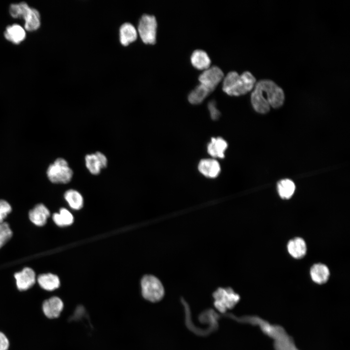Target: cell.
<instances>
[{"label": "cell", "mask_w": 350, "mask_h": 350, "mask_svg": "<svg viewBox=\"0 0 350 350\" xmlns=\"http://www.w3.org/2000/svg\"><path fill=\"white\" fill-rule=\"evenodd\" d=\"M285 96L282 89L274 81L261 80L255 85L251 94V103L254 110L261 114L267 113L270 107L278 108L284 103Z\"/></svg>", "instance_id": "6da1fadb"}, {"label": "cell", "mask_w": 350, "mask_h": 350, "mask_svg": "<svg viewBox=\"0 0 350 350\" xmlns=\"http://www.w3.org/2000/svg\"><path fill=\"white\" fill-rule=\"evenodd\" d=\"M256 79L249 71L241 74L236 71L228 72L223 81V90L230 96H238L245 95L253 89Z\"/></svg>", "instance_id": "7a4b0ae2"}, {"label": "cell", "mask_w": 350, "mask_h": 350, "mask_svg": "<svg viewBox=\"0 0 350 350\" xmlns=\"http://www.w3.org/2000/svg\"><path fill=\"white\" fill-rule=\"evenodd\" d=\"M49 179L52 183L67 184L70 182L73 175V172L67 161L63 158H57L50 164L47 171Z\"/></svg>", "instance_id": "3957f363"}, {"label": "cell", "mask_w": 350, "mask_h": 350, "mask_svg": "<svg viewBox=\"0 0 350 350\" xmlns=\"http://www.w3.org/2000/svg\"><path fill=\"white\" fill-rule=\"evenodd\" d=\"M141 287L142 295L146 300L156 302L163 297V286L160 280L154 276H144L141 279Z\"/></svg>", "instance_id": "277c9868"}, {"label": "cell", "mask_w": 350, "mask_h": 350, "mask_svg": "<svg viewBox=\"0 0 350 350\" xmlns=\"http://www.w3.org/2000/svg\"><path fill=\"white\" fill-rule=\"evenodd\" d=\"M157 22L155 16L144 14L140 19L138 32L142 42L154 44L156 41Z\"/></svg>", "instance_id": "5b68a950"}, {"label": "cell", "mask_w": 350, "mask_h": 350, "mask_svg": "<svg viewBox=\"0 0 350 350\" xmlns=\"http://www.w3.org/2000/svg\"><path fill=\"white\" fill-rule=\"evenodd\" d=\"M214 305L221 312H224L227 309L232 308L240 299L239 296L232 289L219 288L214 293Z\"/></svg>", "instance_id": "8992f818"}, {"label": "cell", "mask_w": 350, "mask_h": 350, "mask_svg": "<svg viewBox=\"0 0 350 350\" xmlns=\"http://www.w3.org/2000/svg\"><path fill=\"white\" fill-rule=\"evenodd\" d=\"M224 76L222 70L217 66H212L204 70L199 76L200 84L213 91Z\"/></svg>", "instance_id": "52a82bcc"}, {"label": "cell", "mask_w": 350, "mask_h": 350, "mask_svg": "<svg viewBox=\"0 0 350 350\" xmlns=\"http://www.w3.org/2000/svg\"><path fill=\"white\" fill-rule=\"evenodd\" d=\"M14 278L17 288L21 291L31 288L36 281L35 272L30 267H25L21 270L15 273Z\"/></svg>", "instance_id": "ba28073f"}, {"label": "cell", "mask_w": 350, "mask_h": 350, "mask_svg": "<svg viewBox=\"0 0 350 350\" xmlns=\"http://www.w3.org/2000/svg\"><path fill=\"white\" fill-rule=\"evenodd\" d=\"M85 165L88 171L93 175H99L103 169L106 167L108 160L101 152L87 154L85 158Z\"/></svg>", "instance_id": "9c48e42d"}, {"label": "cell", "mask_w": 350, "mask_h": 350, "mask_svg": "<svg viewBox=\"0 0 350 350\" xmlns=\"http://www.w3.org/2000/svg\"><path fill=\"white\" fill-rule=\"evenodd\" d=\"M50 215L49 210L42 203L36 205L28 213L29 220L33 225L37 227L44 226L46 224Z\"/></svg>", "instance_id": "30bf717a"}, {"label": "cell", "mask_w": 350, "mask_h": 350, "mask_svg": "<svg viewBox=\"0 0 350 350\" xmlns=\"http://www.w3.org/2000/svg\"><path fill=\"white\" fill-rule=\"evenodd\" d=\"M64 304L62 300L57 297H52L44 301L42 310L48 318H57L63 310Z\"/></svg>", "instance_id": "8fae6325"}, {"label": "cell", "mask_w": 350, "mask_h": 350, "mask_svg": "<svg viewBox=\"0 0 350 350\" xmlns=\"http://www.w3.org/2000/svg\"><path fill=\"white\" fill-rule=\"evenodd\" d=\"M198 169L202 175L210 178L217 177L221 171L219 162L210 158L202 159L198 164Z\"/></svg>", "instance_id": "7c38bea8"}, {"label": "cell", "mask_w": 350, "mask_h": 350, "mask_svg": "<svg viewBox=\"0 0 350 350\" xmlns=\"http://www.w3.org/2000/svg\"><path fill=\"white\" fill-rule=\"evenodd\" d=\"M36 280L39 286L48 291H52L57 289L60 284L58 277L50 273L39 274Z\"/></svg>", "instance_id": "4fadbf2b"}, {"label": "cell", "mask_w": 350, "mask_h": 350, "mask_svg": "<svg viewBox=\"0 0 350 350\" xmlns=\"http://www.w3.org/2000/svg\"><path fill=\"white\" fill-rule=\"evenodd\" d=\"M227 147L228 143L222 138H212L207 146V151L212 157L222 158Z\"/></svg>", "instance_id": "5bb4252c"}, {"label": "cell", "mask_w": 350, "mask_h": 350, "mask_svg": "<svg viewBox=\"0 0 350 350\" xmlns=\"http://www.w3.org/2000/svg\"><path fill=\"white\" fill-rule=\"evenodd\" d=\"M287 250L292 257L299 259L303 258L306 253V244L303 239L296 237L289 241Z\"/></svg>", "instance_id": "9a60e30c"}, {"label": "cell", "mask_w": 350, "mask_h": 350, "mask_svg": "<svg viewBox=\"0 0 350 350\" xmlns=\"http://www.w3.org/2000/svg\"><path fill=\"white\" fill-rule=\"evenodd\" d=\"M312 280L316 283L322 284L326 283L330 276L328 267L322 263H318L313 265L310 269Z\"/></svg>", "instance_id": "2e32d148"}, {"label": "cell", "mask_w": 350, "mask_h": 350, "mask_svg": "<svg viewBox=\"0 0 350 350\" xmlns=\"http://www.w3.org/2000/svg\"><path fill=\"white\" fill-rule=\"evenodd\" d=\"M192 65L196 69L205 70L210 67V58L206 52L202 50H196L191 56Z\"/></svg>", "instance_id": "e0dca14e"}, {"label": "cell", "mask_w": 350, "mask_h": 350, "mask_svg": "<svg viewBox=\"0 0 350 350\" xmlns=\"http://www.w3.org/2000/svg\"><path fill=\"white\" fill-rule=\"evenodd\" d=\"M120 40L123 46H126L135 41L138 36L135 27L130 23L123 24L120 28Z\"/></svg>", "instance_id": "ac0fdd59"}, {"label": "cell", "mask_w": 350, "mask_h": 350, "mask_svg": "<svg viewBox=\"0 0 350 350\" xmlns=\"http://www.w3.org/2000/svg\"><path fill=\"white\" fill-rule=\"evenodd\" d=\"M4 35L7 40L18 44L25 39L26 33L21 26L14 24L7 27L4 33Z\"/></svg>", "instance_id": "d6986e66"}, {"label": "cell", "mask_w": 350, "mask_h": 350, "mask_svg": "<svg viewBox=\"0 0 350 350\" xmlns=\"http://www.w3.org/2000/svg\"><path fill=\"white\" fill-rule=\"evenodd\" d=\"M211 92L204 86L200 84L189 94V102L193 105L201 103Z\"/></svg>", "instance_id": "ffe728a7"}, {"label": "cell", "mask_w": 350, "mask_h": 350, "mask_svg": "<svg viewBox=\"0 0 350 350\" xmlns=\"http://www.w3.org/2000/svg\"><path fill=\"white\" fill-rule=\"evenodd\" d=\"M24 19L25 20V28L28 31L36 30L40 25L39 13L35 8H30Z\"/></svg>", "instance_id": "44dd1931"}, {"label": "cell", "mask_w": 350, "mask_h": 350, "mask_svg": "<svg viewBox=\"0 0 350 350\" xmlns=\"http://www.w3.org/2000/svg\"><path fill=\"white\" fill-rule=\"evenodd\" d=\"M64 198L70 208L74 210H79L83 206L84 200L81 194L76 190L70 189L64 193Z\"/></svg>", "instance_id": "7402d4cb"}, {"label": "cell", "mask_w": 350, "mask_h": 350, "mask_svg": "<svg viewBox=\"0 0 350 350\" xmlns=\"http://www.w3.org/2000/svg\"><path fill=\"white\" fill-rule=\"evenodd\" d=\"M277 189L280 196L284 199L290 198L296 189L295 183L289 179H282L277 184Z\"/></svg>", "instance_id": "603a6c76"}, {"label": "cell", "mask_w": 350, "mask_h": 350, "mask_svg": "<svg viewBox=\"0 0 350 350\" xmlns=\"http://www.w3.org/2000/svg\"><path fill=\"white\" fill-rule=\"evenodd\" d=\"M52 218L54 223L59 227L69 226L73 222L72 215L65 208H61L59 212L54 213Z\"/></svg>", "instance_id": "cb8c5ba5"}, {"label": "cell", "mask_w": 350, "mask_h": 350, "mask_svg": "<svg viewBox=\"0 0 350 350\" xmlns=\"http://www.w3.org/2000/svg\"><path fill=\"white\" fill-rule=\"evenodd\" d=\"M30 9L26 3L21 2L18 4H11L9 7V13L13 18H24Z\"/></svg>", "instance_id": "d4e9b609"}, {"label": "cell", "mask_w": 350, "mask_h": 350, "mask_svg": "<svg viewBox=\"0 0 350 350\" xmlns=\"http://www.w3.org/2000/svg\"><path fill=\"white\" fill-rule=\"evenodd\" d=\"M13 235V232L9 223L5 221L0 222V239L6 244Z\"/></svg>", "instance_id": "484cf974"}, {"label": "cell", "mask_w": 350, "mask_h": 350, "mask_svg": "<svg viewBox=\"0 0 350 350\" xmlns=\"http://www.w3.org/2000/svg\"><path fill=\"white\" fill-rule=\"evenodd\" d=\"M12 210V208L8 202L4 199H0V222L4 221Z\"/></svg>", "instance_id": "4316f807"}, {"label": "cell", "mask_w": 350, "mask_h": 350, "mask_svg": "<svg viewBox=\"0 0 350 350\" xmlns=\"http://www.w3.org/2000/svg\"><path fill=\"white\" fill-rule=\"evenodd\" d=\"M208 109L211 118L213 120L218 119L220 116V113L216 106V103L214 101H211L209 103Z\"/></svg>", "instance_id": "83f0119b"}, {"label": "cell", "mask_w": 350, "mask_h": 350, "mask_svg": "<svg viewBox=\"0 0 350 350\" xmlns=\"http://www.w3.org/2000/svg\"><path fill=\"white\" fill-rule=\"evenodd\" d=\"M9 342L6 336L0 332V350H8Z\"/></svg>", "instance_id": "f1b7e54d"}, {"label": "cell", "mask_w": 350, "mask_h": 350, "mask_svg": "<svg viewBox=\"0 0 350 350\" xmlns=\"http://www.w3.org/2000/svg\"><path fill=\"white\" fill-rule=\"evenodd\" d=\"M5 244L0 239V249L2 248Z\"/></svg>", "instance_id": "f546056e"}]
</instances>
